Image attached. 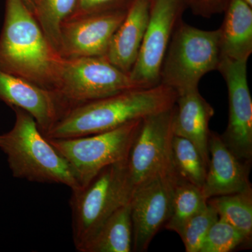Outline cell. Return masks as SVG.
Returning a JSON list of instances; mask_svg holds the SVG:
<instances>
[{"label":"cell","mask_w":252,"mask_h":252,"mask_svg":"<svg viewBox=\"0 0 252 252\" xmlns=\"http://www.w3.org/2000/svg\"><path fill=\"white\" fill-rule=\"evenodd\" d=\"M219 220L216 210L208 203L186 223L180 236L187 252H200L212 225Z\"/></svg>","instance_id":"cb8c5ba5"},{"label":"cell","mask_w":252,"mask_h":252,"mask_svg":"<svg viewBox=\"0 0 252 252\" xmlns=\"http://www.w3.org/2000/svg\"><path fill=\"white\" fill-rule=\"evenodd\" d=\"M248 61L222 58L217 70L224 79L228 94V122L221 136L240 159L252 162V99L248 81Z\"/></svg>","instance_id":"8fae6325"},{"label":"cell","mask_w":252,"mask_h":252,"mask_svg":"<svg viewBox=\"0 0 252 252\" xmlns=\"http://www.w3.org/2000/svg\"><path fill=\"white\" fill-rule=\"evenodd\" d=\"M16 114L14 127L0 135V149L7 157L15 178L41 184L64 185L81 189L67 160L41 132L34 118L23 109Z\"/></svg>","instance_id":"3957f363"},{"label":"cell","mask_w":252,"mask_h":252,"mask_svg":"<svg viewBox=\"0 0 252 252\" xmlns=\"http://www.w3.org/2000/svg\"><path fill=\"white\" fill-rule=\"evenodd\" d=\"M141 120L94 135L48 140L67 160L83 188L106 167L127 159Z\"/></svg>","instance_id":"52a82bcc"},{"label":"cell","mask_w":252,"mask_h":252,"mask_svg":"<svg viewBox=\"0 0 252 252\" xmlns=\"http://www.w3.org/2000/svg\"><path fill=\"white\" fill-rule=\"evenodd\" d=\"M177 98V93L162 84L129 89L67 109L44 135L63 139L107 132L172 108Z\"/></svg>","instance_id":"6da1fadb"},{"label":"cell","mask_w":252,"mask_h":252,"mask_svg":"<svg viewBox=\"0 0 252 252\" xmlns=\"http://www.w3.org/2000/svg\"><path fill=\"white\" fill-rule=\"evenodd\" d=\"M171 157L172 167L176 173L201 189L208 166L195 144L188 139L174 135Z\"/></svg>","instance_id":"7402d4cb"},{"label":"cell","mask_w":252,"mask_h":252,"mask_svg":"<svg viewBox=\"0 0 252 252\" xmlns=\"http://www.w3.org/2000/svg\"><path fill=\"white\" fill-rule=\"evenodd\" d=\"M208 152L210 160L201 188L207 200L252 189L250 181L252 162L240 159L225 144L221 136L212 131Z\"/></svg>","instance_id":"4fadbf2b"},{"label":"cell","mask_w":252,"mask_h":252,"mask_svg":"<svg viewBox=\"0 0 252 252\" xmlns=\"http://www.w3.org/2000/svg\"><path fill=\"white\" fill-rule=\"evenodd\" d=\"M175 106L141 120L126 160L133 190L172 167V124Z\"/></svg>","instance_id":"ba28073f"},{"label":"cell","mask_w":252,"mask_h":252,"mask_svg":"<svg viewBox=\"0 0 252 252\" xmlns=\"http://www.w3.org/2000/svg\"><path fill=\"white\" fill-rule=\"evenodd\" d=\"M220 218L243 233L252 243V189L239 193L213 197L207 200Z\"/></svg>","instance_id":"44dd1931"},{"label":"cell","mask_w":252,"mask_h":252,"mask_svg":"<svg viewBox=\"0 0 252 252\" xmlns=\"http://www.w3.org/2000/svg\"><path fill=\"white\" fill-rule=\"evenodd\" d=\"M176 172L173 167L133 190L130 200L132 252L147 251L171 214Z\"/></svg>","instance_id":"30bf717a"},{"label":"cell","mask_w":252,"mask_h":252,"mask_svg":"<svg viewBox=\"0 0 252 252\" xmlns=\"http://www.w3.org/2000/svg\"><path fill=\"white\" fill-rule=\"evenodd\" d=\"M214 114L213 107L201 95L198 88L177 94L172 124L174 135L193 142L207 166L210 160L209 137L211 132L209 124Z\"/></svg>","instance_id":"9a60e30c"},{"label":"cell","mask_w":252,"mask_h":252,"mask_svg":"<svg viewBox=\"0 0 252 252\" xmlns=\"http://www.w3.org/2000/svg\"><path fill=\"white\" fill-rule=\"evenodd\" d=\"M132 252L130 202L118 208L105 220L83 252Z\"/></svg>","instance_id":"ac0fdd59"},{"label":"cell","mask_w":252,"mask_h":252,"mask_svg":"<svg viewBox=\"0 0 252 252\" xmlns=\"http://www.w3.org/2000/svg\"><path fill=\"white\" fill-rule=\"evenodd\" d=\"M219 28L221 58L248 61L252 53V6L243 0H230Z\"/></svg>","instance_id":"e0dca14e"},{"label":"cell","mask_w":252,"mask_h":252,"mask_svg":"<svg viewBox=\"0 0 252 252\" xmlns=\"http://www.w3.org/2000/svg\"><path fill=\"white\" fill-rule=\"evenodd\" d=\"M126 160L106 167L85 187L72 191L73 242L78 252H84L105 220L130 202L133 187Z\"/></svg>","instance_id":"277c9868"},{"label":"cell","mask_w":252,"mask_h":252,"mask_svg":"<svg viewBox=\"0 0 252 252\" xmlns=\"http://www.w3.org/2000/svg\"><path fill=\"white\" fill-rule=\"evenodd\" d=\"M78 0H31V11L48 40L61 54L63 23L77 9Z\"/></svg>","instance_id":"ffe728a7"},{"label":"cell","mask_w":252,"mask_h":252,"mask_svg":"<svg viewBox=\"0 0 252 252\" xmlns=\"http://www.w3.org/2000/svg\"><path fill=\"white\" fill-rule=\"evenodd\" d=\"M0 69L54 92L63 56L53 47L25 0H6Z\"/></svg>","instance_id":"7a4b0ae2"},{"label":"cell","mask_w":252,"mask_h":252,"mask_svg":"<svg viewBox=\"0 0 252 252\" xmlns=\"http://www.w3.org/2000/svg\"><path fill=\"white\" fill-rule=\"evenodd\" d=\"M207 204L201 189L176 173L171 214L164 228L180 235L187 221Z\"/></svg>","instance_id":"d6986e66"},{"label":"cell","mask_w":252,"mask_h":252,"mask_svg":"<svg viewBox=\"0 0 252 252\" xmlns=\"http://www.w3.org/2000/svg\"><path fill=\"white\" fill-rule=\"evenodd\" d=\"M127 9L72 16L61 30V55L64 58L106 56L114 32Z\"/></svg>","instance_id":"7c38bea8"},{"label":"cell","mask_w":252,"mask_h":252,"mask_svg":"<svg viewBox=\"0 0 252 252\" xmlns=\"http://www.w3.org/2000/svg\"><path fill=\"white\" fill-rule=\"evenodd\" d=\"M0 101L11 108L26 111L46 133L62 115L63 109L53 91L0 69Z\"/></svg>","instance_id":"5bb4252c"},{"label":"cell","mask_w":252,"mask_h":252,"mask_svg":"<svg viewBox=\"0 0 252 252\" xmlns=\"http://www.w3.org/2000/svg\"><path fill=\"white\" fill-rule=\"evenodd\" d=\"M219 30L204 31L183 20L177 24L160 71V84L177 94L197 89L207 73L217 70L221 60Z\"/></svg>","instance_id":"5b68a950"},{"label":"cell","mask_w":252,"mask_h":252,"mask_svg":"<svg viewBox=\"0 0 252 252\" xmlns=\"http://www.w3.org/2000/svg\"><path fill=\"white\" fill-rule=\"evenodd\" d=\"M151 0H133L114 32L106 57L129 74L140 51L148 24Z\"/></svg>","instance_id":"2e32d148"},{"label":"cell","mask_w":252,"mask_h":252,"mask_svg":"<svg viewBox=\"0 0 252 252\" xmlns=\"http://www.w3.org/2000/svg\"><path fill=\"white\" fill-rule=\"evenodd\" d=\"M251 243L243 233L219 217L209 230L200 252H230Z\"/></svg>","instance_id":"603a6c76"},{"label":"cell","mask_w":252,"mask_h":252,"mask_svg":"<svg viewBox=\"0 0 252 252\" xmlns=\"http://www.w3.org/2000/svg\"><path fill=\"white\" fill-rule=\"evenodd\" d=\"M140 87L106 56L63 58L54 93L64 111Z\"/></svg>","instance_id":"8992f818"},{"label":"cell","mask_w":252,"mask_h":252,"mask_svg":"<svg viewBox=\"0 0 252 252\" xmlns=\"http://www.w3.org/2000/svg\"><path fill=\"white\" fill-rule=\"evenodd\" d=\"M230 0H185L187 8L193 14L203 18H211L224 11Z\"/></svg>","instance_id":"484cf974"},{"label":"cell","mask_w":252,"mask_h":252,"mask_svg":"<svg viewBox=\"0 0 252 252\" xmlns=\"http://www.w3.org/2000/svg\"><path fill=\"white\" fill-rule=\"evenodd\" d=\"M132 1L133 0H78L77 9L72 16L127 9Z\"/></svg>","instance_id":"d4e9b609"},{"label":"cell","mask_w":252,"mask_h":252,"mask_svg":"<svg viewBox=\"0 0 252 252\" xmlns=\"http://www.w3.org/2000/svg\"><path fill=\"white\" fill-rule=\"evenodd\" d=\"M187 9L185 0H151L148 24L129 76L142 88L160 84L162 62L172 34Z\"/></svg>","instance_id":"9c48e42d"},{"label":"cell","mask_w":252,"mask_h":252,"mask_svg":"<svg viewBox=\"0 0 252 252\" xmlns=\"http://www.w3.org/2000/svg\"><path fill=\"white\" fill-rule=\"evenodd\" d=\"M243 1H245V2L248 3L250 6H252V0H243Z\"/></svg>","instance_id":"4316f807"},{"label":"cell","mask_w":252,"mask_h":252,"mask_svg":"<svg viewBox=\"0 0 252 252\" xmlns=\"http://www.w3.org/2000/svg\"><path fill=\"white\" fill-rule=\"evenodd\" d=\"M26 1H30V0H26Z\"/></svg>","instance_id":"83f0119b"}]
</instances>
